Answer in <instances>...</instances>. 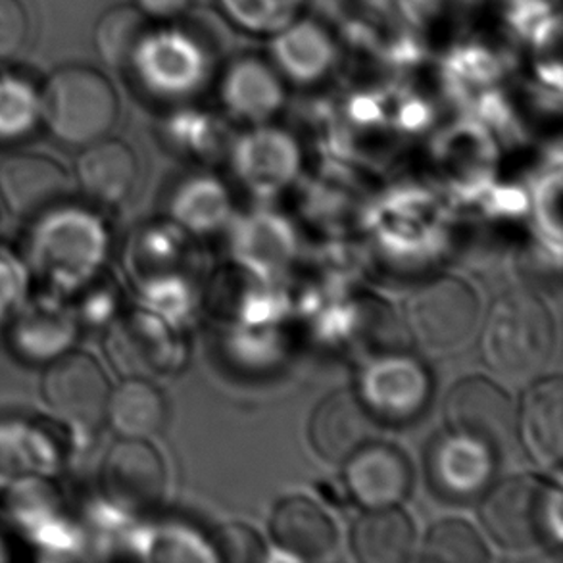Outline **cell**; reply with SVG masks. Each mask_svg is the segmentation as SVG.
<instances>
[{"instance_id": "obj_1", "label": "cell", "mask_w": 563, "mask_h": 563, "mask_svg": "<svg viewBox=\"0 0 563 563\" xmlns=\"http://www.w3.org/2000/svg\"><path fill=\"white\" fill-rule=\"evenodd\" d=\"M110 249L99 213L60 205L35 218L25 243V266L54 292H77L100 274Z\"/></svg>"}, {"instance_id": "obj_2", "label": "cell", "mask_w": 563, "mask_h": 563, "mask_svg": "<svg viewBox=\"0 0 563 563\" xmlns=\"http://www.w3.org/2000/svg\"><path fill=\"white\" fill-rule=\"evenodd\" d=\"M481 356L500 379H533L552 358L556 323L541 298L514 290L488 308L481 328Z\"/></svg>"}, {"instance_id": "obj_3", "label": "cell", "mask_w": 563, "mask_h": 563, "mask_svg": "<svg viewBox=\"0 0 563 563\" xmlns=\"http://www.w3.org/2000/svg\"><path fill=\"white\" fill-rule=\"evenodd\" d=\"M562 504L558 485L539 475H514L481 495V523L504 550H558L562 547Z\"/></svg>"}, {"instance_id": "obj_4", "label": "cell", "mask_w": 563, "mask_h": 563, "mask_svg": "<svg viewBox=\"0 0 563 563\" xmlns=\"http://www.w3.org/2000/svg\"><path fill=\"white\" fill-rule=\"evenodd\" d=\"M41 100V118L54 139L69 146H87L112 131L120 100L102 71L69 64L48 76Z\"/></svg>"}, {"instance_id": "obj_5", "label": "cell", "mask_w": 563, "mask_h": 563, "mask_svg": "<svg viewBox=\"0 0 563 563\" xmlns=\"http://www.w3.org/2000/svg\"><path fill=\"white\" fill-rule=\"evenodd\" d=\"M479 298L467 283L442 275L419 285L404 302V320L419 351L452 356L472 343L479 328Z\"/></svg>"}, {"instance_id": "obj_6", "label": "cell", "mask_w": 563, "mask_h": 563, "mask_svg": "<svg viewBox=\"0 0 563 563\" xmlns=\"http://www.w3.org/2000/svg\"><path fill=\"white\" fill-rule=\"evenodd\" d=\"M377 423L406 426L426 411L433 379L423 362L393 352L367 362L354 390Z\"/></svg>"}, {"instance_id": "obj_7", "label": "cell", "mask_w": 563, "mask_h": 563, "mask_svg": "<svg viewBox=\"0 0 563 563\" xmlns=\"http://www.w3.org/2000/svg\"><path fill=\"white\" fill-rule=\"evenodd\" d=\"M110 380L97 360L66 352L48 362L41 396L53 416L79 433H91L107 421Z\"/></svg>"}, {"instance_id": "obj_8", "label": "cell", "mask_w": 563, "mask_h": 563, "mask_svg": "<svg viewBox=\"0 0 563 563\" xmlns=\"http://www.w3.org/2000/svg\"><path fill=\"white\" fill-rule=\"evenodd\" d=\"M444 423L449 431L483 441L500 454L516 439V404L496 380L470 375L444 398Z\"/></svg>"}, {"instance_id": "obj_9", "label": "cell", "mask_w": 563, "mask_h": 563, "mask_svg": "<svg viewBox=\"0 0 563 563\" xmlns=\"http://www.w3.org/2000/svg\"><path fill=\"white\" fill-rule=\"evenodd\" d=\"M496 456L498 452L485 442L446 429L427 446V481L444 500L470 503L490 487Z\"/></svg>"}, {"instance_id": "obj_10", "label": "cell", "mask_w": 563, "mask_h": 563, "mask_svg": "<svg viewBox=\"0 0 563 563\" xmlns=\"http://www.w3.org/2000/svg\"><path fill=\"white\" fill-rule=\"evenodd\" d=\"M108 500L130 514L151 511L164 500L168 473L161 452L143 439H120L110 446L100 470Z\"/></svg>"}, {"instance_id": "obj_11", "label": "cell", "mask_w": 563, "mask_h": 563, "mask_svg": "<svg viewBox=\"0 0 563 563\" xmlns=\"http://www.w3.org/2000/svg\"><path fill=\"white\" fill-rule=\"evenodd\" d=\"M68 192V172L48 156L12 154L0 162V200L15 218L35 220L64 205Z\"/></svg>"}, {"instance_id": "obj_12", "label": "cell", "mask_w": 563, "mask_h": 563, "mask_svg": "<svg viewBox=\"0 0 563 563\" xmlns=\"http://www.w3.org/2000/svg\"><path fill=\"white\" fill-rule=\"evenodd\" d=\"M79 325L74 306L58 295H41L12 313L10 343L22 358L48 364L71 351Z\"/></svg>"}, {"instance_id": "obj_13", "label": "cell", "mask_w": 563, "mask_h": 563, "mask_svg": "<svg viewBox=\"0 0 563 563\" xmlns=\"http://www.w3.org/2000/svg\"><path fill=\"white\" fill-rule=\"evenodd\" d=\"M349 495L364 510L398 506L411 488V464L402 450L372 441L343 462Z\"/></svg>"}, {"instance_id": "obj_14", "label": "cell", "mask_w": 563, "mask_h": 563, "mask_svg": "<svg viewBox=\"0 0 563 563\" xmlns=\"http://www.w3.org/2000/svg\"><path fill=\"white\" fill-rule=\"evenodd\" d=\"M377 421L360 402L354 390H335L312 411L308 439L316 454L329 464H343L346 457L377 437Z\"/></svg>"}, {"instance_id": "obj_15", "label": "cell", "mask_w": 563, "mask_h": 563, "mask_svg": "<svg viewBox=\"0 0 563 563\" xmlns=\"http://www.w3.org/2000/svg\"><path fill=\"white\" fill-rule=\"evenodd\" d=\"M516 439L542 470H558L563 456V383L560 375L534 380L516 406Z\"/></svg>"}, {"instance_id": "obj_16", "label": "cell", "mask_w": 563, "mask_h": 563, "mask_svg": "<svg viewBox=\"0 0 563 563\" xmlns=\"http://www.w3.org/2000/svg\"><path fill=\"white\" fill-rule=\"evenodd\" d=\"M107 354L123 379H148L168 366L172 354L168 329L158 316L145 310L115 318L107 335Z\"/></svg>"}, {"instance_id": "obj_17", "label": "cell", "mask_w": 563, "mask_h": 563, "mask_svg": "<svg viewBox=\"0 0 563 563\" xmlns=\"http://www.w3.org/2000/svg\"><path fill=\"white\" fill-rule=\"evenodd\" d=\"M77 184L92 202L120 206L133 195L139 162L131 146L118 139L102 137L85 146L77 158Z\"/></svg>"}, {"instance_id": "obj_18", "label": "cell", "mask_w": 563, "mask_h": 563, "mask_svg": "<svg viewBox=\"0 0 563 563\" xmlns=\"http://www.w3.org/2000/svg\"><path fill=\"white\" fill-rule=\"evenodd\" d=\"M64 457L62 442L45 427L0 421V490L27 477H51Z\"/></svg>"}, {"instance_id": "obj_19", "label": "cell", "mask_w": 563, "mask_h": 563, "mask_svg": "<svg viewBox=\"0 0 563 563\" xmlns=\"http://www.w3.org/2000/svg\"><path fill=\"white\" fill-rule=\"evenodd\" d=\"M269 533L283 552L300 560L328 556L336 547L335 523L306 496H289L275 506Z\"/></svg>"}, {"instance_id": "obj_20", "label": "cell", "mask_w": 563, "mask_h": 563, "mask_svg": "<svg viewBox=\"0 0 563 563\" xmlns=\"http://www.w3.org/2000/svg\"><path fill=\"white\" fill-rule=\"evenodd\" d=\"M168 418L166 398L145 377H125L110 390L107 421L120 439L148 441L161 433Z\"/></svg>"}, {"instance_id": "obj_21", "label": "cell", "mask_w": 563, "mask_h": 563, "mask_svg": "<svg viewBox=\"0 0 563 563\" xmlns=\"http://www.w3.org/2000/svg\"><path fill=\"white\" fill-rule=\"evenodd\" d=\"M416 531L398 506L366 510L352 526L351 549L364 563H398L410 558Z\"/></svg>"}, {"instance_id": "obj_22", "label": "cell", "mask_w": 563, "mask_h": 563, "mask_svg": "<svg viewBox=\"0 0 563 563\" xmlns=\"http://www.w3.org/2000/svg\"><path fill=\"white\" fill-rule=\"evenodd\" d=\"M151 20L135 4L107 10L95 25L92 41L100 58L114 69L133 68L151 38Z\"/></svg>"}, {"instance_id": "obj_23", "label": "cell", "mask_w": 563, "mask_h": 563, "mask_svg": "<svg viewBox=\"0 0 563 563\" xmlns=\"http://www.w3.org/2000/svg\"><path fill=\"white\" fill-rule=\"evenodd\" d=\"M487 544L479 531L464 519H442L427 533L421 560L441 563L488 562Z\"/></svg>"}, {"instance_id": "obj_24", "label": "cell", "mask_w": 563, "mask_h": 563, "mask_svg": "<svg viewBox=\"0 0 563 563\" xmlns=\"http://www.w3.org/2000/svg\"><path fill=\"white\" fill-rule=\"evenodd\" d=\"M236 27L260 35H279L295 25L305 0H218Z\"/></svg>"}, {"instance_id": "obj_25", "label": "cell", "mask_w": 563, "mask_h": 563, "mask_svg": "<svg viewBox=\"0 0 563 563\" xmlns=\"http://www.w3.org/2000/svg\"><path fill=\"white\" fill-rule=\"evenodd\" d=\"M41 118V100L30 85L0 77V141L25 137Z\"/></svg>"}, {"instance_id": "obj_26", "label": "cell", "mask_w": 563, "mask_h": 563, "mask_svg": "<svg viewBox=\"0 0 563 563\" xmlns=\"http://www.w3.org/2000/svg\"><path fill=\"white\" fill-rule=\"evenodd\" d=\"M8 511L27 531L58 514V495L48 477H27L7 488Z\"/></svg>"}, {"instance_id": "obj_27", "label": "cell", "mask_w": 563, "mask_h": 563, "mask_svg": "<svg viewBox=\"0 0 563 563\" xmlns=\"http://www.w3.org/2000/svg\"><path fill=\"white\" fill-rule=\"evenodd\" d=\"M213 550L220 560L231 563H254L266 560V547L260 537L246 523H225L216 529L212 537Z\"/></svg>"}, {"instance_id": "obj_28", "label": "cell", "mask_w": 563, "mask_h": 563, "mask_svg": "<svg viewBox=\"0 0 563 563\" xmlns=\"http://www.w3.org/2000/svg\"><path fill=\"white\" fill-rule=\"evenodd\" d=\"M30 37V15L22 0H0V64L14 60Z\"/></svg>"}, {"instance_id": "obj_29", "label": "cell", "mask_w": 563, "mask_h": 563, "mask_svg": "<svg viewBox=\"0 0 563 563\" xmlns=\"http://www.w3.org/2000/svg\"><path fill=\"white\" fill-rule=\"evenodd\" d=\"M77 292H81V302L74 306V310L79 323L102 325L112 320L115 313V292L110 283H100V277L97 275Z\"/></svg>"}, {"instance_id": "obj_30", "label": "cell", "mask_w": 563, "mask_h": 563, "mask_svg": "<svg viewBox=\"0 0 563 563\" xmlns=\"http://www.w3.org/2000/svg\"><path fill=\"white\" fill-rule=\"evenodd\" d=\"M27 266L7 252H0V320L10 318L25 300Z\"/></svg>"}, {"instance_id": "obj_31", "label": "cell", "mask_w": 563, "mask_h": 563, "mask_svg": "<svg viewBox=\"0 0 563 563\" xmlns=\"http://www.w3.org/2000/svg\"><path fill=\"white\" fill-rule=\"evenodd\" d=\"M192 0H135L148 20H176L189 10Z\"/></svg>"}, {"instance_id": "obj_32", "label": "cell", "mask_w": 563, "mask_h": 563, "mask_svg": "<svg viewBox=\"0 0 563 563\" xmlns=\"http://www.w3.org/2000/svg\"><path fill=\"white\" fill-rule=\"evenodd\" d=\"M4 560H8V552L7 549H4V544L0 542V562H4Z\"/></svg>"}]
</instances>
